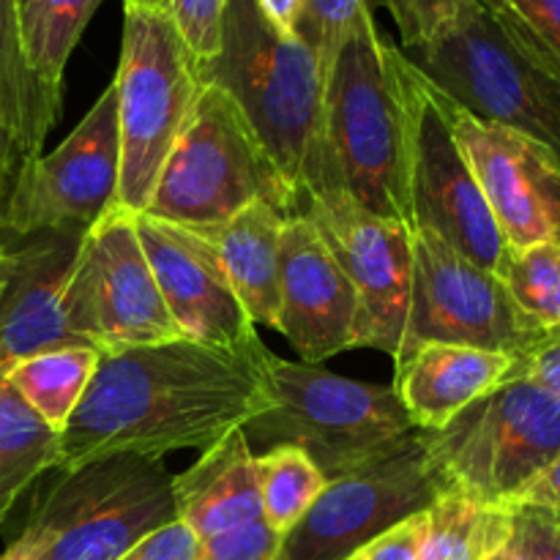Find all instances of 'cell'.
<instances>
[{
    "label": "cell",
    "instance_id": "1",
    "mask_svg": "<svg viewBox=\"0 0 560 560\" xmlns=\"http://www.w3.org/2000/svg\"><path fill=\"white\" fill-rule=\"evenodd\" d=\"M257 353L189 339L102 353L80 405L60 430L58 470L107 457L162 459L206 452L268 408Z\"/></svg>",
    "mask_w": 560,
    "mask_h": 560
},
{
    "label": "cell",
    "instance_id": "2",
    "mask_svg": "<svg viewBox=\"0 0 560 560\" xmlns=\"http://www.w3.org/2000/svg\"><path fill=\"white\" fill-rule=\"evenodd\" d=\"M320 148L364 211L408 224V55L375 14L353 22L326 71Z\"/></svg>",
    "mask_w": 560,
    "mask_h": 560
},
{
    "label": "cell",
    "instance_id": "3",
    "mask_svg": "<svg viewBox=\"0 0 560 560\" xmlns=\"http://www.w3.org/2000/svg\"><path fill=\"white\" fill-rule=\"evenodd\" d=\"M260 381L268 408L244 424L252 452L295 446L326 481L394 452L419 432L392 386L350 381L271 350L260 359Z\"/></svg>",
    "mask_w": 560,
    "mask_h": 560
},
{
    "label": "cell",
    "instance_id": "4",
    "mask_svg": "<svg viewBox=\"0 0 560 560\" xmlns=\"http://www.w3.org/2000/svg\"><path fill=\"white\" fill-rule=\"evenodd\" d=\"M200 77L238 104L299 197L306 162L320 145L323 69L315 52L301 38L279 33L257 0H224L222 47L200 66Z\"/></svg>",
    "mask_w": 560,
    "mask_h": 560
},
{
    "label": "cell",
    "instance_id": "5",
    "mask_svg": "<svg viewBox=\"0 0 560 560\" xmlns=\"http://www.w3.org/2000/svg\"><path fill=\"white\" fill-rule=\"evenodd\" d=\"M252 202H268L284 217L299 213V197L273 167L238 104L206 82L142 213L178 228L206 230Z\"/></svg>",
    "mask_w": 560,
    "mask_h": 560
},
{
    "label": "cell",
    "instance_id": "6",
    "mask_svg": "<svg viewBox=\"0 0 560 560\" xmlns=\"http://www.w3.org/2000/svg\"><path fill=\"white\" fill-rule=\"evenodd\" d=\"M173 520V474L162 459L107 457L60 470L36 495L22 534L33 560H120Z\"/></svg>",
    "mask_w": 560,
    "mask_h": 560
},
{
    "label": "cell",
    "instance_id": "7",
    "mask_svg": "<svg viewBox=\"0 0 560 560\" xmlns=\"http://www.w3.org/2000/svg\"><path fill=\"white\" fill-rule=\"evenodd\" d=\"M113 88L120 140L115 206L142 213L206 82L197 60L164 16L124 9V36Z\"/></svg>",
    "mask_w": 560,
    "mask_h": 560
},
{
    "label": "cell",
    "instance_id": "8",
    "mask_svg": "<svg viewBox=\"0 0 560 560\" xmlns=\"http://www.w3.org/2000/svg\"><path fill=\"white\" fill-rule=\"evenodd\" d=\"M299 213L317 228L355 290V348L397 359L410 310L413 230L364 211L317 145L299 189Z\"/></svg>",
    "mask_w": 560,
    "mask_h": 560
},
{
    "label": "cell",
    "instance_id": "9",
    "mask_svg": "<svg viewBox=\"0 0 560 560\" xmlns=\"http://www.w3.org/2000/svg\"><path fill=\"white\" fill-rule=\"evenodd\" d=\"M402 52L459 107L560 159V77L530 63L479 0L435 42Z\"/></svg>",
    "mask_w": 560,
    "mask_h": 560
},
{
    "label": "cell",
    "instance_id": "10",
    "mask_svg": "<svg viewBox=\"0 0 560 560\" xmlns=\"http://www.w3.org/2000/svg\"><path fill=\"white\" fill-rule=\"evenodd\" d=\"M424 441L452 490L512 506L560 454V399L509 377Z\"/></svg>",
    "mask_w": 560,
    "mask_h": 560
},
{
    "label": "cell",
    "instance_id": "11",
    "mask_svg": "<svg viewBox=\"0 0 560 560\" xmlns=\"http://www.w3.org/2000/svg\"><path fill=\"white\" fill-rule=\"evenodd\" d=\"M452 485L424 432L383 457L326 481L304 517L279 536V560H348L397 525L424 514Z\"/></svg>",
    "mask_w": 560,
    "mask_h": 560
},
{
    "label": "cell",
    "instance_id": "12",
    "mask_svg": "<svg viewBox=\"0 0 560 560\" xmlns=\"http://www.w3.org/2000/svg\"><path fill=\"white\" fill-rule=\"evenodd\" d=\"M66 317L98 353L180 339L137 235V213L113 206L85 230L66 288Z\"/></svg>",
    "mask_w": 560,
    "mask_h": 560
},
{
    "label": "cell",
    "instance_id": "13",
    "mask_svg": "<svg viewBox=\"0 0 560 560\" xmlns=\"http://www.w3.org/2000/svg\"><path fill=\"white\" fill-rule=\"evenodd\" d=\"M120 140L109 82L55 151L14 173L0 208V233L27 238L44 230H88L118 200Z\"/></svg>",
    "mask_w": 560,
    "mask_h": 560
},
{
    "label": "cell",
    "instance_id": "14",
    "mask_svg": "<svg viewBox=\"0 0 560 560\" xmlns=\"http://www.w3.org/2000/svg\"><path fill=\"white\" fill-rule=\"evenodd\" d=\"M408 224L446 241L479 268L501 273L509 244L459 151L432 82L408 60Z\"/></svg>",
    "mask_w": 560,
    "mask_h": 560
},
{
    "label": "cell",
    "instance_id": "15",
    "mask_svg": "<svg viewBox=\"0 0 560 560\" xmlns=\"http://www.w3.org/2000/svg\"><path fill=\"white\" fill-rule=\"evenodd\" d=\"M539 334L498 273L470 262L435 233L413 230V282L399 355L427 342H446L517 359Z\"/></svg>",
    "mask_w": 560,
    "mask_h": 560
},
{
    "label": "cell",
    "instance_id": "16",
    "mask_svg": "<svg viewBox=\"0 0 560 560\" xmlns=\"http://www.w3.org/2000/svg\"><path fill=\"white\" fill-rule=\"evenodd\" d=\"M509 249L560 241V159L520 131L476 118L432 85Z\"/></svg>",
    "mask_w": 560,
    "mask_h": 560
},
{
    "label": "cell",
    "instance_id": "17",
    "mask_svg": "<svg viewBox=\"0 0 560 560\" xmlns=\"http://www.w3.org/2000/svg\"><path fill=\"white\" fill-rule=\"evenodd\" d=\"M137 235L180 339L230 353L266 348L217 249L197 230L137 213Z\"/></svg>",
    "mask_w": 560,
    "mask_h": 560
},
{
    "label": "cell",
    "instance_id": "18",
    "mask_svg": "<svg viewBox=\"0 0 560 560\" xmlns=\"http://www.w3.org/2000/svg\"><path fill=\"white\" fill-rule=\"evenodd\" d=\"M355 290L304 217L284 219L279 241V328L306 364L355 350Z\"/></svg>",
    "mask_w": 560,
    "mask_h": 560
},
{
    "label": "cell",
    "instance_id": "19",
    "mask_svg": "<svg viewBox=\"0 0 560 560\" xmlns=\"http://www.w3.org/2000/svg\"><path fill=\"white\" fill-rule=\"evenodd\" d=\"M85 230H44L14 246L0 293V372L27 355L58 348H91L66 317V288Z\"/></svg>",
    "mask_w": 560,
    "mask_h": 560
},
{
    "label": "cell",
    "instance_id": "20",
    "mask_svg": "<svg viewBox=\"0 0 560 560\" xmlns=\"http://www.w3.org/2000/svg\"><path fill=\"white\" fill-rule=\"evenodd\" d=\"M394 392L419 432H438L468 405L501 386L514 359L465 345L427 342L399 355Z\"/></svg>",
    "mask_w": 560,
    "mask_h": 560
},
{
    "label": "cell",
    "instance_id": "21",
    "mask_svg": "<svg viewBox=\"0 0 560 560\" xmlns=\"http://www.w3.org/2000/svg\"><path fill=\"white\" fill-rule=\"evenodd\" d=\"M178 520L202 541L260 523L262 501L257 487L255 452L244 430H235L208 446L180 476H173Z\"/></svg>",
    "mask_w": 560,
    "mask_h": 560
},
{
    "label": "cell",
    "instance_id": "22",
    "mask_svg": "<svg viewBox=\"0 0 560 560\" xmlns=\"http://www.w3.org/2000/svg\"><path fill=\"white\" fill-rule=\"evenodd\" d=\"M284 213L252 202L217 228L197 230L217 249L219 262L255 326L279 328V241Z\"/></svg>",
    "mask_w": 560,
    "mask_h": 560
},
{
    "label": "cell",
    "instance_id": "23",
    "mask_svg": "<svg viewBox=\"0 0 560 560\" xmlns=\"http://www.w3.org/2000/svg\"><path fill=\"white\" fill-rule=\"evenodd\" d=\"M60 88L47 85L27 63L11 0H0V148L14 167L42 156L60 115Z\"/></svg>",
    "mask_w": 560,
    "mask_h": 560
},
{
    "label": "cell",
    "instance_id": "24",
    "mask_svg": "<svg viewBox=\"0 0 560 560\" xmlns=\"http://www.w3.org/2000/svg\"><path fill=\"white\" fill-rule=\"evenodd\" d=\"M416 525L419 560H490L512 539V506L452 490L419 514Z\"/></svg>",
    "mask_w": 560,
    "mask_h": 560
},
{
    "label": "cell",
    "instance_id": "25",
    "mask_svg": "<svg viewBox=\"0 0 560 560\" xmlns=\"http://www.w3.org/2000/svg\"><path fill=\"white\" fill-rule=\"evenodd\" d=\"M60 465V435L44 424L0 372V523L16 498Z\"/></svg>",
    "mask_w": 560,
    "mask_h": 560
},
{
    "label": "cell",
    "instance_id": "26",
    "mask_svg": "<svg viewBox=\"0 0 560 560\" xmlns=\"http://www.w3.org/2000/svg\"><path fill=\"white\" fill-rule=\"evenodd\" d=\"M96 348H58L27 355L3 372L27 408L60 435L66 421L80 405L93 372H96Z\"/></svg>",
    "mask_w": 560,
    "mask_h": 560
},
{
    "label": "cell",
    "instance_id": "27",
    "mask_svg": "<svg viewBox=\"0 0 560 560\" xmlns=\"http://www.w3.org/2000/svg\"><path fill=\"white\" fill-rule=\"evenodd\" d=\"M104 0H11L22 52L47 85L63 91V71Z\"/></svg>",
    "mask_w": 560,
    "mask_h": 560
},
{
    "label": "cell",
    "instance_id": "28",
    "mask_svg": "<svg viewBox=\"0 0 560 560\" xmlns=\"http://www.w3.org/2000/svg\"><path fill=\"white\" fill-rule=\"evenodd\" d=\"M262 520L279 536L288 534L326 487V476L295 446H277L255 454Z\"/></svg>",
    "mask_w": 560,
    "mask_h": 560
},
{
    "label": "cell",
    "instance_id": "29",
    "mask_svg": "<svg viewBox=\"0 0 560 560\" xmlns=\"http://www.w3.org/2000/svg\"><path fill=\"white\" fill-rule=\"evenodd\" d=\"M498 277L528 320L560 326V241L509 249Z\"/></svg>",
    "mask_w": 560,
    "mask_h": 560
},
{
    "label": "cell",
    "instance_id": "30",
    "mask_svg": "<svg viewBox=\"0 0 560 560\" xmlns=\"http://www.w3.org/2000/svg\"><path fill=\"white\" fill-rule=\"evenodd\" d=\"M509 42L539 69L560 77V0H479Z\"/></svg>",
    "mask_w": 560,
    "mask_h": 560
},
{
    "label": "cell",
    "instance_id": "31",
    "mask_svg": "<svg viewBox=\"0 0 560 560\" xmlns=\"http://www.w3.org/2000/svg\"><path fill=\"white\" fill-rule=\"evenodd\" d=\"M124 9H142L164 16L197 66L211 63L222 47L224 0H120Z\"/></svg>",
    "mask_w": 560,
    "mask_h": 560
},
{
    "label": "cell",
    "instance_id": "32",
    "mask_svg": "<svg viewBox=\"0 0 560 560\" xmlns=\"http://www.w3.org/2000/svg\"><path fill=\"white\" fill-rule=\"evenodd\" d=\"M377 9H383V0H306L295 22V38L315 52L323 80L353 22L361 14H375Z\"/></svg>",
    "mask_w": 560,
    "mask_h": 560
},
{
    "label": "cell",
    "instance_id": "33",
    "mask_svg": "<svg viewBox=\"0 0 560 560\" xmlns=\"http://www.w3.org/2000/svg\"><path fill=\"white\" fill-rule=\"evenodd\" d=\"M476 0H383L397 22L402 49L424 47L448 31Z\"/></svg>",
    "mask_w": 560,
    "mask_h": 560
},
{
    "label": "cell",
    "instance_id": "34",
    "mask_svg": "<svg viewBox=\"0 0 560 560\" xmlns=\"http://www.w3.org/2000/svg\"><path fill=\"white\" fill-rule=\"evenodd\" d=\"M509 547L525 560H560V514L541 506H512Z\"/></svg>",
    "mask_w": 560,
    "mask_h": 560
},
{
    "label": "cell",
    "instance_id": "35",
    "mask_svg": "<svg viewBox=\"0 0 560 560\" xmlns=\"http://www.w3.org/2000/svg\"><path fill=\"white\" fill-rule=\"evenodd\" d=\"M509 377L534 383L536 388L560 399V326L541 328V334L528 345V350L514 359Z\"/></svg>",
    "mask_w": 560,
    "mask_h": 560
},
{
    "label": "cell",
    "instance_id": "36",
    "mask_svg": "<svg viewBox=\"0 0 560 560\" xmlns=\"http://www.w3.org/2000/svg\"><path fill=\"white\" fill-rule=\"evenodd\" d=\"M120 560H206V541L184 520H173L142 536Z\"/></svg>",
    "mask_w": 560,
    "mask_h": 560
},
{
    "label": "cell",
    "instance_id": "37",
    "mask_svg": "<svg viewBox=\"0 0 560 560\" xmlns=\"http://www.w3.org/2000/svg\"><path fill=\"white\" fill-rule=\"evenodd\" d=\"M206 560H279V534L260 520L213 536L206 541Z\"/></svg>",
    "mask_w": 560,
    "mask_h": 560
},
{
    "label": "cell",
    "instance_id": "38",
    "mask_svg": "<svg viewBox=\"0 0 560 560\" xmlns=\"http://www.w3.org/2000/svg\"><path fill=\"white\" fill-rule=\"evenodd\" d=\"M348 560H419V525L416 517L377 536Z\"/></svg>",
    "mask_w": 560,
    "mask_h": 560
},
{
    "label": "cell",
    "instance_id": "39",
    "mask_svg": "<svg viewBox=\"0 0 560 560\" xmlns=\"http://www.w3.org/2000/svg\"><path fill=\"white\" fill-rule=\"evenodd\" d=\"M512 506H541L560 514V454L520 492Z\"/></svg>",
    "mask_w": 560,
    "mask_h": 560
},
{
    "label": "cell",
    "instance_id": "40",
    "mask_svg": "<svg viewBox=\"0 0 560 560\" xmlns=\"http://www.w3.org/2000/svg\"><path fill=\"white\" fill-rule=\"evenodd\" d=\"M14 173H16L14 162H11L9 153L0 148V208H3L5 195H9V186H11V178H14ZM11 260H14V246H11L9 238L0 233V293H3L5 279H9L11 273Z\"/></svg>",
    "mask_w": 560,
    "mask_h": 560
},
{
    "label": "cell",
    "instance_id": "41",
    "mask_svg": "<svg viewBox=\"0 0 560 560\" xmlns=\"http://www.w3.org/2000/svg\"><path fill=\"white\" fill-rule=\"evenodd\" d=\"M266 14V20L284 36H295V22H299L301 9L306 0H257Z\"/></svg>",
    "mask_w": 560,
    "mask_h": 560
},
{
    "label": "cell",
    "instance_id": "42",
    "mask_svg": "<svg viewBox=\"0 0 560 560\" xmlns=\"http://www.w3.org/2000/svg\"><path fill=\"white\" fill-rule=\"evenodd\" d=\"M0 560H33V541L27 534H20L14 541H11L9 547H5V552L0 556Z\"/></svg>",
    "mask_w": 560,
    "mask_h": 560
},
{
    "label": "cell",
    "instance_id": "43",
    "mask_svg": "<svg viewBox=\"0 0 560 560\" xmlns=\"http://www.w3.org/2000/svg\"><path fill=\"white\" fill-rule=\"evenodd\" d=\"M498 560H525L523 556H520V552L517 550H514V547H503V550L501 552H498Z\"/></svg>",
    "mask_w": 560,
    "mask_h": 560
}]
</instances>
